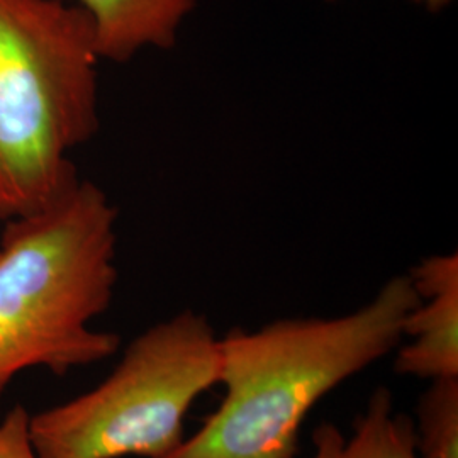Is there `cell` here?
<instances>
[{"label": "cell", "instance_id": "obj_4", "mask_svg": "<svg viewBox=\"0 0 458 458\" xmlns=\"http://www.w3.org/2000/svg\"><path fill=\"white\" fill-rule=\"evenodd\" d=\"M219 384V336L185 310L138 335L94 389L31 416L38 458L168 457L185 418Z\"/></svg>", "mask_w": 458, "mask_h": 458}, {"label": "cell", "instance_id": "obj_7", "mask_svg": "<svg viewBox=\"0 0 458 458\" xmlns=\"http://www.w3.org/2000/svg\"><path fill=\"white\" fill-rule=\"evenodd\" d=\"M311 440V458H418L412 418L395 411L387 387L370 395L350 437L325 421L312 431Z\"/></svg>", "mask_w": 458, "mask_h": 458}, {"label": "cell", "instance_id": "obj_10", "mask_svg": "<svg viewBox=\"0 0 458 458\" xmlns=\"http://www.w3.org/2000/svg\"><path fill=\"white\" fill-rule=\"evenodd\" d=\"M414 2L425 5L426 9H429V11H440L443 7H446L452 0H414Z\"/></svg>", "mask_w": 458, "mask_h": 458}, {"label": "cell", "instance_id": "obj_5", "mask_svg": "<svg viewBox=\"0 0 458 458\" xmlns=\"http://www.w3.org/2000/svg\"><path fill=\"white\" fill-rule=\"evenodd\" d=\"M420 295L404 319L410 338L394 361L401 376L423 380L458 377V255H431L410 272Z\"/></svg>", "mask_w": 458, "mask_h": 458}, {"label": "cell", "instance_id": "obj_8", "mask_svg": "<svg viewBox=\"0 0 458 458\" xmlns=\"http://www.w3.org/2000/svg\"><path fill=\"white\" fill-rule=\"evenodd\" d=\"M412 423L418 458H458V377L429 382Z\"/></svg>", "mask_w": 458, "mask_h": 458}, {"label": "cell", "instance_id": "obj_3", "mask_svg": "<svg viewBox=\"0 0 458 458\" xmlns=\"http://www.w3.org/2000/svg\"><path fill=\"white\" fill-rule=\"evenodd\" d=\"M90 17L64 0H0V217L49 204L98 131Z\"/></svg>", "mask_w": 458, "mask_h": 458}, {"label": "cell", "instance_id": "obj_1", "mask_svg": "<svg viewBox=\"0 0 458 458\" xmlns=\"http://www.w3.org/2000/svg\"><path fill=\"white\" fill-rule=\"evenodd\" d=\"M418 299L410 276H397L344 316L277 319L219 336L223 403L165 458H295L310 411L401 344Z\"/></svg>", "mask_w": 458, "mask_h": 458}, {"label": "cell", "instance_id": "obj_9", "mask_svg": "<svg viewBox=\"0 0 458 458\" xmlns=\"http://www.w3.org/2000/svg\"><path fill=\"white\" fill-rule=\"evenodd\" d=\"M0 458H38L31 438V414L21 404L0 418Z\"/></svg>", "mask_w": 458, "mask_h": 458}, {"label": "cell", "instance_id": "obj_2", "mask_svg": "<svg viewBox=\"0 0 458 458\" xmlns=\"http://www.w3.org/2000/svg\"><path fill=\"white\" fill-rule=\"evenodd\" d=\"M117 209L77 177L45 208L7 219L0 240V408L24 370L64 377L113 357L121 338L90 323L117 284Z\"/></svg>", "mask_w": 458, "mask_h": 458}, {"label": "cell", "instance_id": "obj_6", "mask_svg": "<svg viewBox=\"0 0 458 458\" xmlns=\"http://www.w3.org/2000/svg\"><path fill=\"white\" fill-rule=\"evenodd\" d=\"M90 17L100 60L128 64L143 48L170 49L196 0H64Z\"/></svg>", "mask_w": 458, "mask_h": 458}]
</instances>
